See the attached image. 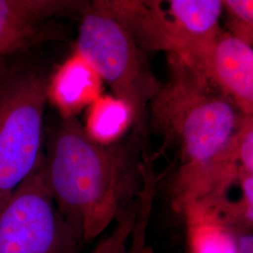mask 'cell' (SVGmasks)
<instances>
[{"mask_svg": "<svg viewBox=\"0 0 253 253\" xmlns=\"http://www.w3.org/2000/svg\"><path fill=\"white\" fill-rule=\"evenodd\" d=\"M189 253H238L235 231L208 208H185Z\"/></svg>", "mask_w": 253, "mask_h": 253, "instance_id": "8fae6325", "label": "cell"}, {"mask_svg": "<svg viewBox=\"0 0 253 253\" xmlns=\"http://www.w3.org/2000/svg\"><path fill=\"white\" fill-rule=\"evenodd\" d=\"M50 80L43 68L20 62L0 69V209L42 163Z\"/></svg>", "mask_w": 253, "mask_h": 253, "instance_id": "3957f363", "label": "cell"}, {"mask_svg": "<svg viewBox=\"0 0 253 253\" xmlns=\"http://www.w3.org/2000/svg\"><path fill=\"white\" fill-rule=\"evenodd\" d=\"M139 208L131 210L116 222L115 228L91 253H128L131 236L139 214Z\"/></svg>", "mask_w": 253, "mask_h": 253, "instance_id": "4fadbf2b", "label": "cell"}, {"mask_svg": "<svg viewBox=\"0 0 253 253\" xmlns=\"http://www.w3.org/2000/svg\"><path fill=\"white\" fill-rule=\"evenodd\" d=\"M194 70L232 100L243 116L253 117L252 45L221 31L205 50Z\"/></svg>", "mask_w": 253, "mask_h": 253, "instance_id": "52a82bcc", "label": "cell"}, {"mask_svg": "<svg viewBox=\"0 0 253 253\" xmlns=\"http://www.w3.org/2000/svg\"><path fill=\"white\" fill-rule=\"evenodd\" d=\"M92 4L116 19L126 28L137 44L179 53V41L172 20L155 1H93Z\"/></svg>", "mask_w": 253, "mask_h": 253, "instance_id": "ba28073f", "label": "cell"}, {"mask_svg": "<svg viewBox=\"0 0 253 253\" xmlns=\"http://www.w3.org/2000/svg\"><path fill=\"white\" fill-rule=\"evenodd\" d=\"M138 144L102 145L75 118H62L43 156L42 172L61 216L81 242L101 235L137 208L145 186Z\"/></svg>", "mask_w": 253, "mask_h": 253, "instance_id": "6da1fadb", "label": "cell"}, {"mask_svg": "<svg viewBox=\"0 0 253 253\" xmlns=\"http://www.w3.org/2000/svg\"><path fill=\"white\" fill-rule=\"evenodd\" d=\"M80 243L54 204L42 161L0 209V253H74Z\"/></svg>", "mask_w": 253, "mask_h": 253, "instance_id": "5b68a950", "label": "cell"}, {"mask_svg": "<svg viewBox=\"0 0 253 253\" xmlns=\"http://www.w3.org/2000/svg\"><path fill=\"white\" fill-rule=\"evenodd\" d=\"M76 47V54L128 106L136 136H145L147 108L162 85L134 39L91 3L82 14Z\"/></svg>", "mask_w": 253, "mask_h": 253, "instance_id": "277c9868", "label": "cell"}, {"mask_svg": "<svg viewBox=\"0 0 253 253\" xmlns=\"http://www.w3.org/2000/svg\"><path fill=\"white\" fill-rule=\"evenodd\" d=\"M131 253H152V252L148 248H142V249L133 251Z\"/></svg>", "mask_w": 253, "mask_h": 253, "instance_id": "2e32d148", "label": "cell"}, {"mask_svg": "<svg viewBox=\"0 0 253 253\" xmlns=\"http://www.w3.org/2000/svg\"><path fill=\"white\" fill-rule=\"evenodd\" d=\"M101 81L99 74L75 54L50 81L49 98L59 109L61 118L75 117L100 97Z\"/></svg>", "mask_w": 253, "mask_h": 253, "instance_id": "30bf717a", "label": "cell"}, {"mask_svg": "<svg viewBox=\"0 0 253 253\" xmlns=\"http://www.w3.org/2000/svg\"><path fill=\"white\" fill-rule=\"evenodd\" d=\"M230 15V29L233 36L252 45L253 29V2L252 0L222 1Z\"/></svg>", "mask_w": 253, "mask_h": 253, "instance_id": "5bb4252c", "label": "cell"}, {"mask_svg": "<svg viewBox=\"0 0 253 253\" xmlns=\"http://www.w3.org/2000/svg\"><path fill=\"white\" fill-rule=\"evenodd\" d=\"M223 9L220 0H171L169 17L179 40L177 57L194 68L214 39L222 31L219 18Z\"/></svg>", "mask_w": 253, "mask_h": 253, "instance_id": "9c48e42d", "label": "cell"}, {"mask_svg": "<svg viewBox=\"0 0 253 253\" xmlns=\"http://www.w3.org/2000/svg\"><path fill=\"white\" fill-rule=\"evenodd\" d=\"M87 7L77 0H0V60L45 41L55 19L82 15Z\"/></svg>", "mask_w": 253, "mask_h": 253, "instance_id": "8992f818", "label": "cell"}, {"mask_svg": "<svg viewBox=\"0 0 253 253\" xmlns=\"http://www.w3.org/2000/svg\"><path fill=\"white\" fill-rule=\"evenodd\" d=\"M238 253H253V236L252 229L235 230Z\"/></svg>", "mask_w": 253, "mask_h": 253, "instance_id": "9a60e30c", "label": "cell"}, {"mask_svg": "<svg viewBox=\"0 0 253 253\" xmlns=\"http://www.w3.org/2000/svg\"><path fill=\"white\" fill-rule=\"evenodd\" d=\"M131 124V113L116 97L100 96L90 104L84 126L87 134L102 145L114 144Z\"/></svg>", "mask_w": 253, "mask_h": 253, "instance_id": "7c38bea8", "label": "cell"}, {"mask_svg": "<svg viewBox=\"0 0 253 253\" xmlns=\"http://www.w3.org/2000/svg\"><path fill=\"white\" fill-rule=\"evenodd\" d=\"M1 66H2V60H0V68H1Z\"/></svg>", "mask_w": 253, "mask_h": 253, "instance_id": "e0dca14e", "label": "cell"}, {"mask_svg": "<svg viewBox=\"0 0 253 253\" xmlns=\"http://www.w3.org/2000/svg\"><path fill=\"white\" fill-rule=\"evenodd\" d=\"M172 77L151 100V118L166 141L179 145L190 171L221 153L246 116L212 83L182 59L170 55Z\"/></svg>", "mask_w": 253, "mask_h": 253, "instance_id": "7a4b0ae2", "label": "cell"}]
</instances>
